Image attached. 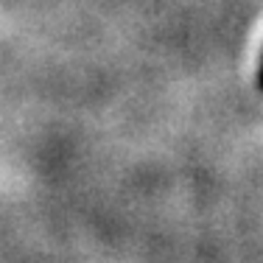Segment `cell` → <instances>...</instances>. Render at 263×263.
Segmentation results:
<instances>
[{
    "mask_svg": "<svg viewBox=\"0 0 263 263\" xmlns=\"http://www.w3.org/2000/svg\"><path fill=\"white\" fill-rule=\"evenodd\" d=\"M258 90L263 92V53H260V65H258Z\"/></svg>",
    "mask_w": 263,
    "mask_h": 263,
    "instance_id": "obj_1",
    "label": "cell"
}]
</instances>
